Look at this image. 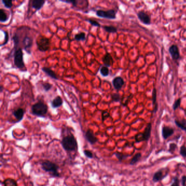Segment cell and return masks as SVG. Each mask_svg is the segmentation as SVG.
<instances>
[{"instance_id":"1","label":"cell","mask_w":186,"mask_h":186,"mask_svg":"<svg viewBox=\"0 0 186 186\" xmlns=\"http://www.w3.org/2000/svg\"><path fill=\"white\" fill-rule=\"evenodd\" d=\"M48 107L45 103L39 101L34 104L31 107L32 113L33 115L40 117H44L47 114Z\"/></svg>"},{"instance_id":"2","label":"cell","mask_w":186,"mask_h":186,"mask_svg":"<svg viewBox=\"0 0 186 186\" xmlns=\"http://www.w3.org/2000/svg\"><path fill=\"white\" fill-rule=\"evenodd\" d=\"M62 145L66 151H74L77 148V140L72 135L66 136L62 141Z\"/></svg>"},{"instance_id":"3","label":"cell","mask_w":186,"mask_h":186,"mask_svg":"<svg viewBox=\"0 0 186 186\" xmlns=\"http://www.w3.org/2000/svg\"><path fill=\"white\" fill-rule=\"evenodd\" d=\"M36 42L38 49L41 52H45L50 48V40L43 35L38 37Z\"/></svg>"},{"instance_id":"4","label":"cell","mask_w":186,"mask_h":186,"mask_svg":"<svg viewBox=\"0 0 186 186\" xmlns=\"http://www.w3.org/2000/svg\"><path fill=\"white\" fill-rule=\"evenodd\" d=\"M14 63L16 67L19 69L23 70L25 68L22 48H18L15 50L14 53Z\"/></svg>"},{"instance_id":"5","label":"cell","mask_w":186,"mask_h":186,"mask_svg":"<svg viewBox=\"0 0 186 186\" xmlns=\"http://www.w3.org/2000/svg\"><path fill=\"white\" fill-rule=\"evenodd\" d=\"M152 129V124L151 123H148L147 126L145 128V130L143 133H138L135 136V140L136 142H141V141H147L150 139L151 136V132Z\"/></svg>"},{"instance_id":"6","label":"cell","mask_w":186,"mask_h":186,"mask_svg":"<svg viewBox=\"0 0 186 186\" xmlns=\"http://www.w3.org/2000/svg\"><path fill=\"white\" fill-rule=\"evenodd\" d=\"M42 168L45 171L52 173L53 176H59V174L57 171L58 166H57L55 164L52 163L50 161L46 160L42 163Z\"/></svg>"},{"instance_id":"7","label":"cell","mask_w":186,"mask_h":186,"mask_svg":"<svg viewBox=\"0 0 186 186\" xmlns=\"http://www.w3.org/2000/svg\"><path fill=\"white\" fill-rule=\"evenodd\" d=\"M96 15L97 17L108 19H115L116 18V12L114 10H97Z\"/></svg>"},{"instance_id":"8","label":"cell","mask_w":186,"mask_h":186,"mask_svg":"<svg viewBox=\"0 0 186 186\" xmlns=\"http://www.w3.org/2000/svg\"><path fill=\"white\" fill-rule=\"evenodd\" d=\"M33 38H32L30 35L26 34L25 35L23 38L22 40L20 42H21V44L23 47V49L27 52V53H31V48L33 45ZM19 45V48H20Z\"/></svg>"},{"instance_id":"9","label":"cell","mask_w":186,"mask_h":186,"mask_svg":"<svg viewBox=\"0 0 186 186\" xmlns=\"http://www.w3.org/2000/svg\"><path fill=\"white\" fill-rule=\"evenodd\" d=\"M168 170L162 168L158 170L154 174L153 176V181L155 182L160 181L164 179L168 175Z\"/></svg>"},{"instance_id":"10","label":"cell","mask_w":186,"mask_h":186,"mask_svg":"<svg viewBox=\"0 0 186 186\" xmlns=\"http://www.w3.org/2000/svg\"><path fill=\"white\" fill-rule=\"evenodd\" d=\"M137 16L140 21L145 25H150L151 23V19L149 15L143 11H140L138 14Z\"/></svg>"},{"instance_id":"11","label":"cell","mask_w":186,"mask_h":186,"mask_svg":"<svg viewBox=\"0 0 186 186\" xmlns=\"http://www.w3.org/2000/svg\"><path fill=\"white\" fill-rule=\"evenodd\" d=\"M170 54L174 60H179L180 57L179 55V49L178 47L176 45H172L170 47L169 49Z\"/></svg>"},{"instance_id":"12","label":"cell","mask_w":186,"mask_h":186,"mask_svg":"<svg viewBox=\"0 0 186 186\" xmlns=\"http://www.w3.org/2000/svg\"><path fill=\"white\" fill-rule=\"evenodd\" d=\"M174 133V129L170 127L164 126L162 128V134L163 139L166 140L169 138L170 136H171Z\"/></svg>"},{"instance_id":"13","label":"cell","mask_w":186,"mask_h":186,"mask_svg":"<svg viewBox=\"0 0 186 186\" xmlns=\"http://www.w3.org/2000/svg\"><path fill=\"white\" fill-rule=\"evenodd\" d=\"M124 84V81L121 77H115L113 80V85L114 88L116 90L121 89Z\"/></svg>"},{"instance_id":"14","label":"cell","mask_w":186,"mask_h":186,"mask_svg":"<svg viewBox=\"0 0 186 186\" xmlns=\"http://www.w3.org/2000/svg\"><path fill=\"white\" fill-rule=\"evenodd\" d=\"M103 64L104 66L110 67L112 66L114 63V60L113 57L110 55V53H106L103 57Z\"/></svg>"},{"instance_id":"15","label":"cell","mask_w":186,"mask_h":186,"mask_svg":"<svg viewBox=\"0 0 186 186\" xmlns=\"http://www.w3.org/2000/svg\"><path fill=\"white\" fill-rule=\"evenodd\" d=\"M46 2L44 0H33L32 1L31 6L32 7L36 10H40V9L43 7L45 3Z\"/></svg>"},{"instance_id":"16","label":"cell","mask_w":186,"mask_h":186,"mask_svg":"<svg viewBox=\"0 0 186 186\" xmlns=\"http://www.w3.org/2000/svg\"><path fill=\"white\" fill-rule=\"evenodd\" d=\"M86 138L87 140L90 142L91 144H93L96 143L97 141V139L96 137L93 134V132L91 130H88L86 133Z\"/></svg>"},{"instance_id":"17","label":"cell","mask_w":186,"mask_h":186,"mask_svg":"<svg viewBox=\"0 0 186 186\" xmlns=\"http://www.w3.org/2000/svg\"><path fill=\"white\" fill-rule=\"evenodd\" d=\"M24 113L25 111L23 108H18L14 111L13 115L18 120V121H20L23 119Z\"/></svg>"},{"instance_id":"18","label":"cell","mask_w":186,"mask_h":186,"mask_svg":"<svg viewBox=\"0 0 186 186\" xmlns=\"http://www.w3.org/2000/svg\"><path fill=\"white\" fill-rule=\"evenodd\" d=\"M63 104V100L59 96H57L51 102V106L53 108H59Z\"/></svg>"},{"instance_id":"19","label":"cell","mask_w":186,"mask_h":186,"mask_svg":"<svg viewBox=\"0 0 186 186\" xmlns=\"http://www.w3.org/2000/svg\"><path fill=\"white\" fill-rule=\"evenodd\" d=\"M42 70L43 71L44 73H46L49 77H50V78H53V79H55V80L58 79L56 73H55L53 70H51L49 68H48V67H43L42 68Z\"/></svg>"},{"instance_id":"20","label":"cell","mask_w":186,"mask_h":186,"mask_svg":"<svg viewBox=\"0 0 186 186\" xmlns=\"http://www.w3.org/2000/svg\"><path fill=\"white\" fill-rule=\"evenodd\" d=\"M175 123L179 128L186 132V120H183L181 121H179V120H175Z\"/></svg>"},{"instance_id":"21","label":"cell","mask_w":186,"mask_h":186,"mask_svg":"<svg viewBox=\"0 0 186 186\" xmlns=\"http://www.w3.org/2000/svg\"><path fill=\"white\" fill-rule=\"evenodd\" d=\"M8 19V15L6 12L3 9H0V21L1 23L6 22Z\"/></svg>"},{"instance_id":"22","label":"cell","mask_w":186,"mask_h":186,"mask_svg":"<svg viewBox=\"0 0 186 186\" xmlns=\"http://www.w3.org/2000/svg\"><path fill=\"white\" fill-rule=\"evenodd\" d=\"M103 28L108 33H116L117 32V29L113 26H104Z\"/></svg>"},{"instance_id":"23","label":"cell","mask_w":186,"mask_h":186,"mask_svg":"<svg viewBox=\"0 0 186 186\" xmlns=\"http://www.w3.org/2000/svg\"><path fill=\"white\" fill-rule=\"evenodd\" d=\"M75 40L77 41H83L85 40L86 39V34L85 32H80V33H77L75 36H74Z\"/></svg>"},{"instance_id":"24","label":"cell","mask_w":186,"mask_h":186,"mask_svg":"<svg viewBox=\"0 0 186 186\" xmlns=\"http://www.w3.org/2000/svg\"><path fill=\"white\" fill-rule=\"evenodd\" d=\"M141 157V153H137L133 156V158L131 160L130 164V165H134L135 164L138 162H139V160H140Z\"/></svg>"},{"instance_id":"25","label":"cell","mask_w":186,"mask_h":186,"mask_svg":"<svg viewBox=\"0 0 186 186\" xmlns=\"http://www.w3.org/2000/svg\"><path fill=\"white\" fill-rule=\"evenodd\" d=\"M100 73L101 75L103 77H107L109 75V70L108 69V67L106 66H102L100 68Z\"/></svg>"},{"instance_id":"26","label":"cell","mask_w":186,"mask_h":186,"mask_svg":"<svg viewBox=\"0 0 186 186\" xmlns=\"http://www.w3.org/2000/svg\"><path fill=\"white\" fill-rule=\"evenodd\" d=\"M4 186H17V183L14 179H6L4 182Z\"/></svg>"},{"instance_id":"27","label":"cell","mask_w":186,"mask_h":186,"mask_svg":"<svg viewBox=\"0 0 186 186\" xmlns=\"http://www.w3.org/2000/svg\"><path fill=\"white\" fill-rule=\"evenodd\" d=\"M157 100V91L156 89L155 88H154L153 90V92H152V101H153V104H156V108H155V112H156L157 110V104L156 103Z\"/></svg>"},{"instance_id":"28","label":"cell","mask_w":186,"mask_h":186,"mask_svg":"<svg viewBox=\"0 0 186 186\" xmlns=\"http://www.w3.org/2000/svg\"><path fill=\"white\" fill-rule=\"evenodd\" d=\"M2 3L4 4V6L7 8H10L13 6V1H12L2 0Z\"/></svg>"},{"instance_id":"29","label":"cell","mask_w":186,"mask_h":186,"mask_svg":"<svg viewBox=\"0 0 186 186\" xmlns=\"http://www.w3.org/2000/svg\"><path fill=\"white\" fill-rule=\"evenodd\" d=\"M42 85L44 91L47 92L50 91L53 87V85L49 83H42Z\"/></svg>"},{"instance_id":"30","label":"cell","mask_w":186,"mask_h":186,"mask_svg":"<svg viewBox=\"0 0 186 186\" xmlns=\"http://www.w3.org/2000/svg\"><path fill=\"white\" fill-rule=\"evenodd\" d=\"M111 98L112 100L114 102H120L121 100V96H120V94L118 93H114L111 95Z\"/></svg>"},{"instance_id":"31","label":"cell","mask_w":186,"mask_h":186,"mask_svg":"<svg viewBox=\"0 0 186 186\" xmlns=\"http://www.w3.org/2000/svg\"><path fill=\"white\" fill-rule=\"evenodd\" d=\"M86 21L89 22V23L92 25L93 26L100 27V24L98 22H97L96 20H93V19H86Z\"/></svg>"},{"instance_id":"32","label":"cell","mask_w":186,"mask_h":186,"mask_svg":"<svg viewBox=\"0 0 186 186\" xmlns=\"http://www.w3.org/2000/svg\"><path fill=\"white\" fill-rule=\"evenodd\" d=\"M177 148V146L176 144L175 143H171L169 145V151L170 153H173Z\"/></svg>"},{"instance_id":"33","label":"cell","mask_w":186,"mask_h":186,"mask_svg":"<svg viewBox=\"0 0 186 186\" xmlns=\"http://www.w3.org/2000/svg\"><path fill=\"white\" fill-rule=\"evenodd\" d=\"M179 153L180 155L183 157L186 158V147L184 145H182L180 147V151H179Z\"/></svg>"},{"instance_id":"34","label":"cell","mask_w":186,"mask_h":186,"mask_svg":"<svg viewBox=\"0 0 186 186\" xmlns=\"http://www.w3.org/2000/svg\"><path fill=\"white\" fill-rule=\"evenodd\" d=\"M116 156L117 157V158L119 160H125L126 158H127L128 155H124L123 154L121 153H116Z\"/></svg>"},{"instance_id":"35","label":"cell","mask_w":186,"mask_h":186,"mask_svg":"<svg viewBox=\"0 0 186 186\" xmlns=\"http://www.w3.org/2000/svg\"><path fill=\"white\" fill-rule=\"evenodd\" d=\"M180 104H181V98H179L178 100H176L175 103H174L173 106L174 110H176L177 109H178V108L180 106Z\"/></svg>"},{"instance_id":"36","label":"cell","mask_w":186,"mask_h":186,"mask_svg":"<svg viewBox=\"0 0 186 186\" xmlns=\"http://www.w3.org/2000/svg\"><path fill=\"white\" fill-rule=\"evenodd\" d=\"M4 33L5 34V38H4V42L2 44H1V47H2L4 45H6V44L9 41V35H8V33L7 32V31H4Z\"/></svg>"},{"instance_id":"37","label":"cell","mask_w":186,"mask_h":186,"mask_svg":"<svg viewBox=\"0 0 186 186\" xmlns=\"http://www.w3.org/2000/svg\"><path fill=\"white\" fill-rule=\"evenodd\" d=\"M173 180V182L171 186H179V181L177 177H174Z\"/></svg>"},{"instance_id":"38","label":"cell","mask_w":186,"mask_h":186,"mask_svg":"<svg viewBox=\"0 0 186 186\" xmlns=\"http://www.w3.org/2000/svg\"><path fill=\"white\" fill-rule=\"evenodd\" d=\"M84 153H85V155H86V156L89 157V158H91L93 157V154H92V153L91 151H89V150H85V151H84Z\"/></svg>"},{"instance_id":"39","label":"cell","mask_w":186,"mask_h":186,"mask_svg":"<svg viewBox=\"0 0 186 186\" xmlns=\"http://www.w3.org/2000/svg\"><path fill=\"white\" fill-rule=\"evenodd\" d=\"M109 116V113L108 111H105L103 112V113H102V119H103V121L105 120V119H106L107 118H108Z\"/></svg>"},{"instance_id":"40","label":"cell","mask_w":186,"mask_h":186,"mask_svg":"<svg viewBox=\"0 0 186 186\" xmlns=\"http://www.w3.org/2000/svg\"><path fill=\"white\" fill-rule=\"evenodd\" d=\"M181 184L182 186H186V176L183 175L181 178Z\"/></svg>"},{"instance_id":"41","label":"cell","mask_w":186,"mask_h":186,"mask_svg":"<svg viewBox=\"0 0 186 186\" xmlns=\"http://www.w3.org/2000/svg\"><path fill=\"white\" fill-rule=\"evenodd\" d=\"M0 89H1V90H0V92H2V91H3V87H2V86H1Z\"/></svg>"}]
</instances>
